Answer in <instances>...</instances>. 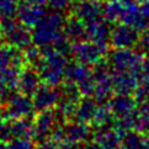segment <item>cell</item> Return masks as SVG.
Listing matches in <instances>:
<instances>
[{
    "mask_svg": "<svg viewBox=\"0 0 149 149\" xmlns=\"http://www.w3.org/2000/svg\"><path fill=\"white\" fill-rule=\"evenodd\" d=\"M30 30L14 16L0 17V40L10 47L24 51L32 45V32Z\"/></svg>",
    "mask_w": 149,
    "mask_h": 149,
    "instance_id": "1",
    "label": "cell"
},
{
    "mask_svg": "<svg viewBox=\"0 0 149 149\" xmlns=\"http://www.w3.org/2000/svg\"><path fill=\"white\" fill-rule=\"evenodd\" d=\"M64 61L57 51L47 47H42V61L36 69L40 73L42 81L57 86L63 79Z\"/></svg>",
    "mask_w": 149,
    "mask_h": 149,
    "instance_id": "2",
    "label": "cell"
},
{
    "mask_svg": "<svg viewBox=\"0 0 149 149\" xmlns=\"http://www.w3.org/2000/svg\"><path fill=\"white\" fill-rule=\"evenodd\" d=\"M61 24V19L58 15L49 14L43 15L38 24H37L32 31V40L33 43L38 47H47L54 43L58 40L57 30Z\"/></svg>",
    "mask_w": 149,
    "mask_h": 149,
    "instance_id": "3",
    "label": "cell"
},
{
    "mask_svg": "<svg viewBox=\"0 0 149 149\" xmlns=\"http://www.w3.org/2000/svg\"><path fill=\"white\" fill-rule=\"evenodd\" d=\"M0 111L5 118L14 121L31 117L36 110L33 106V101L30 99V96L19 91L11 93V95L6 100V106Z\"/></svg>",
    "mask_w": 149,
    "mask_h": 149,
    "instance_id": "4",
    "label": "cell"
},
{
    "mask_svg": "<svg viewBox=\"0 0 149 149\" xmlns=\"http://www.w3.org/2000/svg\"><path fill=\"white\" fill-rule=\"evenodd\" d=\"M62 97V94L58 89L48 84H45L36 90V93L32 95V101L35 110L37 112L42 111H48L56 107Z\"/></svg>",
    "mask_w": 149,
    "mask_h": 149,
    "instance_id": "5",
    "label": "cell"
},
{
    "mask_svg": "<svg viewBox=\"0 0 149 149\" xmlns=\"http://www.w3.org/2000/svg\"><path fill=\"white\" fill-rule=\"evenodd\" d=\"M57 123H58V120L54 111L48 110V111L38 112V116L36 117V120L33 122L32 138L38 143L47 139L48 137H51V133Z\"/></svg>",
    "mask_w": 149,
    "mask_h": 149,
    "instance_id": "6",
    "label": "cell"
},
{
    "mask_svg": "<svg viewBox=\"0 0 149 149\" xmlns=\"http://www.w3.org/2000/svg\"><path fill=\"white\" fill-rule=\"evenodd\" d=\"M45 11L41 4H36L27 0H22L19 3L16 16L21 24L27 26L30 29H33L38 24V21L43 17Z\"/></svg>",
    "mask_w": 149,
    "mask_h": 149,
    "instance_id": "7",
    "label": "cell"
},
{
    "mask_svg": "<svg viewBox=\"0 0 149 149\" xmlns=\"http://www.w3.org/2000/svg\"><path fill=\"white\" fill-rule=\"evenodd\" d=\"M41 77L38 70L32 67H24L20 73V78H19V83H17V89L20 93H22L27 96H32L36 93V90L38 89L41 85Z\"/></svg>",
    "mask_w": 149,
    "mask_h": 149,
    "instance_id": "8",
    "label": "cell"
},
{
    "mask_svg": "<svg viewBox=\"0 0 149 149\" xmlns=\"http://www.w3.org/2000/svg\"><path fill=\"white\" fill-rule=\"evenodd\" d=\"M90 136H91V130L88 123L73 121L64 125V141L74 144H81L89 139Z\"/></svg>",
    "mask_w": 149,
    "mask_h": 149,
    "instance_id": "9",
    "label": "cell"
},
{
    "mask_svg": "<svg viewBox=\"0 0 149 149\" xmlns=\"http://www.w3.org/2000/svg\"><path fill=\"white\" fill-rule=\"evenodd\" d=\"M94 142L97 143L101 149H118L122 142V136L113 127L97 128L94 133Z\"/></svg>",
    "mask_w": 149,
    "mask_h": 149,
    "instance_id": "10",
    "label": "cell"
},
{
    "mask_svg": "<svg viewBox=\"0 0 149 149\" xmlns=\"http://www.w3.org/2000/svg\"><path fill=\"white\" fill-rule=\"evenodd\" d=\"M109 107L111 111H112L115 117H123V116L131 115L132 112H134L136 104L131 97L121 95V96L113 97L111 100Z\"/></svg>",
    "mask_w": 149,
    "mask_h": 149,
    "instance_id": "11",
    "label": "cell"
},
{
    "mask_svg": "<svg viewBox=\"0 0 149 149\" xmlns=\"http://www.w3.org/2000/svg\"><path fill=\"white\" fill-rule=\"evenodd\" d=\"M97 109L99 106L95 101L90 99H84L78 104L75 113H74V118H75V121L83 122V123H89V122L91 123Z\"/></svg>",
    "mask_w": 149,
    "mask_h": 149,
    "instance_id": "12",
    "label": "cell"
},
{
    "mask_svg": "<svg viewBox=\"0 0 149 149\" xmlns=\"http://www.w3.org/2000/svg\"><path fill=\"white\" fill-rule=\"evenodd\" d=\"M13 138H32L33 122L27 118H19L11 121Z\"/></svg>",
    "mask_w": 149,
    "mask_h": 149,
    "instance_id": "13",
    "label": "cell"
},
{
    "mask_svg": "<svg viewBox=\"0 0 149 149\" xmlns=\"http://www.w3.org/2000/svg\"><path fill=\"white\" fill-rule=\"evenodd\" d=\"M115 122V115L110 110L109 106H99V109L95 113V117L93 120V126L95 128H105V127L113 126Z\"/></svg>",
    "mask_w": 149,
    "mask_h": 149,
    "instance_id": "14",
    "label": "cell"
},
{
    "mask_svg": "<svg viewBox=\"0 0 149 149\" xmlns=\"http://www.w3.org/2000/svg\"><path fill=\"white\" fill-rule=\"evenodd\" d=\"M21 70H22V68L16 67V65H10L6 69H4L3 72H0V78L3 79V81L10 89H13L15 86H17Z\"/></svg>",
    "mask_w": 149,
    "mask_h": 149,
    "instance_id": "15",
    "label": "cell"
},
{
    "mask_svg": "<svg viewBox=\"0 0 149 149\" xmlns=\"http://www.w3.org/2000/svg\"><path fill=\"white\" fill-rule=\"evenodd\" d=\"M24 56H25L26 64L37 68L42 61V49H41V47L32 43L26 49H24Z\"/></svg>",
    "mask_w": 149,
    "mask_h": 149,
    "instance_id": "16",
    "label": "cell"
},
{
    "mask_svg": "<svg viewBox=\"0 0 149 149\" xmlns=\"http://www.w3.org/2000/svg\"><path fill=\"white\" fill-rule=\"evenodd\" d=\"M17 48L10 47L8 45H0V72L14 64L15 53Z\"/></svg>",
    "mask_w": 149,
    "mask_h": 149,
    "instance_id": "17",
    "label": "cell"
},
{
    "mask_svg": "<svg viewBox=\"0 0 149 149\" xmlns=\"http://www.w3.org/2000/svg\"><path fill=\"white\" fill-rule=\"evenodd\" d=\"M134 131L142 133V134H149V112L144 107L137 110Z\"/></svg>",
    "mask_w": 149,
    "mask_h": 149,
    "instance_id": "18",
    "label": "cell"
},
{
    "mask_svg": "<svg viewBox=\"0 0 149 149\" xmlns=\"http://www.w3.org/2000/svg\"><path fill=\"white\" fill-rule=\"evenodd\" d=\"M19 0H0V17L16 15Z\"/></svg>",
    "mask_w": 149,
    "mask_h": 149,
    "instance_id": "19",
    "label": "cell"
},
{
    "mask_svg": "<svg viewBox=\"0 0 149 149\" xmlns=\"http://www.w3.org/2000/svg\"><path fill=\"white\" fill-rule=\"evenodd\" d=\"M10 149H33V143L31 138H13Z\"/></svg>",
    "mask_w": 149,
    "mask_h": 149,
    "instance_id": "20",
    "label": "cell"
},
{
    "mask_svg": "<svg viewBox=\"0 0 149 149\" xmlns=\"http://www.w3.org/2000/svg\"><path fill=\"white\" fill-rule=\"evenodd\" d=\"M61 94H62V99H68V100H73V101L79 102V95H80V91L72 84L65 85L61 91Z\"/></svg>",
    "mask_w": 149,
    "mask_h": 149,
    "instance_id": "21",
    "label": "cell"
},
{
    "mask_svg": "<svg viewBox=\"0 0 149 149\" xmlns=\"http://www.w3.org/2000/svg\"><path fill=\"white\" fill-rule=\"evenodd\" d=\"M37 149H61V143L56 142L52 138H47V139L38 143Z\"/></svg>",
    "mask_w": 149,
    "mask_h": 149,
    "instance_id": "22",
    "label": "cell"
},
{
    "mask_svg": "<svg viewBox=\"0 0 149 149\" xmlns=\"http://www.w3.org/2000/svg\"><path fill=\"white\" fill-rule=\"evenodd\" d=\"M11 89H10L6 84L3 81V79L0 78V100L1 101H6L9 96L11 95Z\"/></svg>",
    "mask_w": 149,
    "mask_h": 149,
    "instance_id": "23",
    "label": "cell"
},
{
    "mask_svg": "<svg viewBox=\"0 0 149 149\" xmlns=\"http://www.w3.org/2000/svg\"><path fill=\"white\" fill-rule=\"evenodd\" d=\"M78 149H101V148L99 147L97 143L94 142V143H83Z\"/></svg>",
    "mask_w": 149,
    "mask_h": 149,
    "instance_id": "24",
    "label": "cell"
},
{
    "mask_svg": "<svg viewBox=\"0 0 149 149\" xmlns=\"http://www.w3.org/2000/svg\"><path fill=\"white\" fill-rule=\"evenodd\" d=\"M48 1L51 4V6H53V8H62L63 5H64L65 0H48Z\"/></svg>",
    "mask_w": 149,
    "mask_h": 149,
    "instance_id": "25",
    "label": "cell"
},
{
    "mask_svg": "<svg viewBox=\"0 0 149 149\" xmlns=\"http://www.w3.org/2000/svg\"><path fill=\"white\" fill-rule=\"evenodd\" d=\"M0 149H10V144H8L6 142L0 141Z\"/></svg>",
    "mask_w": 149,
    "mask_h": 149,
    "instance_id": "26",
    "label": "cell"
},
{
    "mask_svg": "<svg viewBox=\"0 0 149 149\" xmlns=\"http://www.w3.org/2000/svg\"><path fill=\"white\" fill-rule=\"evenodd\" d=\"M27 1H32V3H36V4H41V5H43L47 0H27Z\"/></svg>",
    "mask_w": 149,
    "mask_h": 149,
    "instance_id": "27",
    "label": "cell"
},
{
    "mask_svg": "<svg viewBox=\"0 0 149 149\" xmlns=\"http://www.w3.org/2000/svg\"><path fill=\"white\" fill-rule=\"evenodd\" d=\"M144 109L148 111V112H149V100H148V102H147V105L144 106Z\"/></svg>",
    "mask_w": 149,
    "mask_h": 149,
    "instance_id": "28",
    "label": "cell"
},
{
    "mask_svg": "<svg viewBox=\"0 0 149 149\" xmlns=\"http://www.w3.org/2000/svg\"><path fill=\"white\" fill-rule=\"evenodd\" d=\"M118 149H130V148H127V147H125V146H122V147H120Z\"/></svg>",
    "mask_w": 149,
    "mask_h": 149,
    "instance_id": "29",
    "label": "cell"
}]
</instances>
